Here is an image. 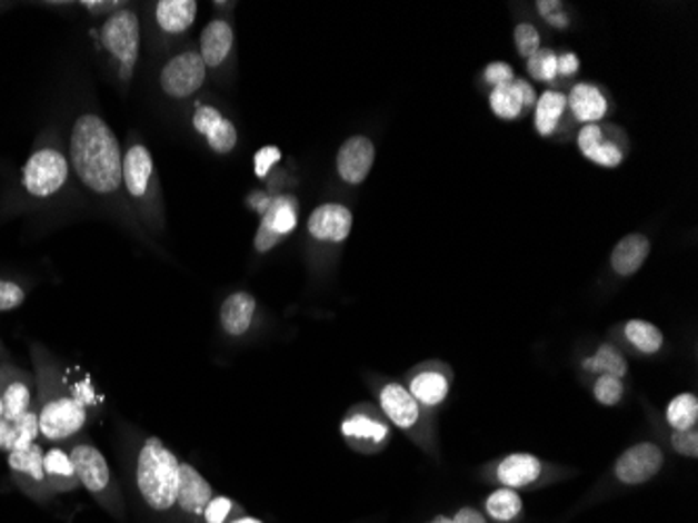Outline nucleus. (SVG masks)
<instances>
[{"mask_svg": "<svg viewBox=\"0 0 698 523\" xmlns=\"http://www.w3.org/2000/svg\"><path fill=\"white\" fill-rule=\"evenodd\" d=\"M624 382L612 375H600L594 384V398L605 406H615L624 401Z\"/></svg>", "mask_w": 698, "mask_h": 523, "instance_id": "38", "label": "nucleus"}, {"mask_svg": "<svg viewBox=\"0 0 698 523\" xmlns=\"http://www.w3.org/2000/svg\"><path fill=\"white\" fill-rule=\"evenodd\" d=\"M123 193L134 206L142 227L151 233L166 228V204L158 168L151 149L140 140H130L123 151Z\"/></svg>", "mask_w": 698, "mask_h": 523, "instance_id": "4", "label": "nucleus"}, {"mask_svg": "<svg viewBox=\"0 0 698 523\" xmlns=\"http://www.w3.org/2000/svg\"><path fill=\"white\" fill-rule=\"evenodd\" d=\"M30 354L34 361L36 413L40 440L49 446L66 444L84 434L90 425V415L73 401L63 379V368L53 352L42 344L32 342Z\"/></svg>", "mask_w": 698, "mask_h": 523, "instance_id": "2", "label": "nucleus"}, {"mask_svg": "<svg viewBox=\"0 0 698 523\" xmlns=\"http://www.w3.org/2000/svg\"><path fill=\"white\" fill-rule=\"evenodd\" d=\"M134 480L140 499L153 513H172L180 486V458L159 437H147L137 454Z\"/></svg>", "mask_w": 698, "mask_h": 523, "instance_id": "5", "label": "nucleus"}, {"mask_svg": "<svg viewBox=\"0 0 698 523\" xmlns=\"http://www.w3.org/2000/svg\"><path fill=\"white\" fill-rule=\"evenodd\" d=\"M584 366L594 373L600 375H612V377H624L628 373V361L624 358V354L612 346H602L594 354L592 358H588Z\"/></svg>", "mask_w": 698, "mask_h": 523, "instance_id": "35", "label": "nucleus"}, {"mask_svg": "<svg viewBox=\"0 0 698 523\" xmlns=\"http://www.w3.org/2000/svg\"><path fill=\"white\" fill-rule=\"evenodd\" d=\"M2 363H11V354H9V349L4 348V344L0 339V365Z\"/></svg>", "mask_w": 698, "mask_h": 523, "instance_id": "49", "label": "nucleus"}, {"mask_svg": "<svg viewBox=\"0 0 698 523\" xmlns=\"http://www.w3.org/2000/svg\"><path fill=\"white\" fill-rule=\"evenodd\" d=\"M249 204L262 214V223L256 233V249L260 254H268L296 230L299 204L293 195H253Z\"/></svg>", "mask_w": 698, "mask_h": 523, "instance_id": "8", "label": "nucleus"}, {"mask_svg": "<svg viewBox=\"0 0 698 523\" xmlns=\"http://www.w3.org/2000/svg\"><path fill=\"white\" fill-rule=\"evenodd\" d=\"M624 333L634 348L642 352V354H648V356L657 354L659 349L664 348V333L657 325H652L648 320H640V318L628 320L624 327Z\"/></svg>", "mask_w": 698, "mask_h": 523, "instance_id": "31", "label": "nucleus"}, {"mask_svg": "<svg viewBox=\"0 0 698 523\" xmlns=\"http://www.w3.org/2000/svg\"><path fill=\"white\" fill-rule=\"evenodd\" d=\"M71 175L97 197L123 191V151L113 128L94 111L80 114L68 140Z\"/></svg>", "mask_w": 698, "mask_h": 523, "instance_id": "1", "label": "nucleus"}, {"mask_svg": "<svg viewBox=\"0 0 698 523\" xmlns=\"http://www.w3.org/2000/svg\"><path fill=\"white\" fill-rule=\"evenodd\" d=\"M230 523H263L260 520H256V517H249V515H241V517H237V520H232Z\"/></svg>", "mask_w": 698, "mask_h": 523, "instance_id": "50", "label": "nucleus"}, {"mask_svg": "<svg viewBox=\"0 0 698 523\" xmlns=\"http://www.w3.org/2000/svg\"><path fill=\"white\" fill-rule=\"evenodd\" d=\"M80 7H84V11H88L90 16H94V18H109V16H113L116 11H120L123 7H128L126 2H97V0H87V2H82Z\"/></svg>", "mask_w": 698, "mask_h": 523, "instance_id": "45", "label": "nucleus"}, {"mask_svg": "<svg viewBox=\"0 0 698 523\" xmlns=\"http://www.w3.org/2000/svg\"><path fill=\"white\" fill-rule=\"evenodd\" d=\"M11 480L28 499L36 503H49L54 494L44 475V448L36 442L30 448L9 453Z\"/></svg>", "mask_w": 698, "mask_h": 523, "instance_id": "11", "label": "nucleus"}, {"mask_svg": "<svg viewBox=\"0 0 698 523\" xmlns=\"http://www.w3.org/2000/svg\"><path fill=\"white\" fill-rule=\"evenodd\" d=\"M452 523H488L486 522V515L472 506H462L455 517Z\"/></svg>", "mask_w": 698, "mask_h": 523, "instance_id": "47", "label": "nucleus"}, {"mask_svg": "<svg viewBox=\"0 0 698 523\" xmlns=\"http://www.w3.org/2000/svg\"><path fill=\"white\" fill-rule=\"evenodd\" d=\"M650 254V241L646 235L640 233H634L624 237L619 244L615 245L611 254L612 270L619 275V277H631L636 275L646 258Z\"/></svg>", "mask_w": 698, "mask_h": 523, "instance_id": "27", "label": "nucleus"}, {"mask_svg": "<svg viewBox=\"0 0 698 523\" xmlns=\"http://www.w3.org/2000/svg\"><path fill=\"white\" fill-rule=\"evenodd\" d=\"M38 437H40V430H38L36 404L18 421H0V451L7 454L30 448L38 442Z\"/></svg>", "mask_w": 698, "mask_h": 523, "instance_id": "26", "label": "nucleus"}, {"mask_svg": "<svg viewBox=\"0 0 698 523\" xmlns=\"http://www.w3.org/2000/svg\"><path fill=\"white\" fill-rule=\"evenodd\" d=\"M101 49L113 61L118 80L123 88L132 82L140 55V18L137 9L123 7L101 21Z\"/></svg>", "mask_w": 698, "mask_h": 523, "instance_id": "7", "label": "nucleus"}, {"mask_svg": "<svg viewBox=\"0 0 698 523\" xmlns=\"http://www.w3.org/2000/svg\"><path fill=\"white\" fill-rule=\"evenodd\" d=\"M671 446L676 453L688 458H697L698 456V432L697 427L692 430H684V432H674L671 434Z\"/></svg>", "mask_w": 698, "mask_h": 523, "instance_id": "41", "label": "nucleus"}, {"mask_svg": "<svg viewBox=\"0 0 698 523\" xmlns=\"http://www.w3.org/2000/svg\"><path fill=\"white\" fill-rule=\"evenodd\" d=\"M353 227V214L343 204H322L308 218V233L320 244H343Z\"/></svg>", "mask_w": 698, "mask_h": 523, "instance_id": "17", "label": "nucleus"}, {"mask_svg": "<svg viewBox=\"0 0 698 523\" xmlns=\"http://www.w3.org/2000/svg\"><path fill=\"white\" fill-rule=\"evenodd\" d=\"M483 78L491 88L502 87V85L515 82V70L505 61H493L483 70Z\"/></svg>", "mask_w": 698, "mask_h": 523, "instance_id": "42", "label": "nucleus"}, {"mask_svg": "<svg viewBox=\"0 0 698 523\" xmlns=\"http://www.w3.org/2000/svg\"><path fill=\"white\" fill-rule=\"evenodd\" d=\"M408 392L420 406L436 408L450 394V379L441 371H420L408 385Z\"/></svg>", "mask_w": 698, "mask_h": 523, "instance_id": "29", "label": "nucleus"}, {"mask_svg": "<svg viewBox=\"0 0 698 523\" xmlns=\"http://www.w3.org/2000/svg\"><path fill=\"white\" fill-rule=\"evenodd\" d=\"M241 515H245L243 509L237 505L232 499H228L225 494H216L211 499L210 505L206 506L199 523H230Z\"/></svg>", "mask_w": 698, "mask_h": 523, "instance_id": "36", "label": "nucleus"}, {"mask_svg": "<svg viewBox=\"0 0 698 523\" xmlns=\"http://www.w3.org/2000/svg\"><path fill=\"white\" fill-rule=\"evenodd\" d=\"M538 11H540L541 18L546 19L550 26H555L559 30L569 28V18L565 16L559 0H555V2L552 0H540L538 2Z\"/></svg>", "mask_w": 698, "mask_h": 523, "instance_id": "43", "label": "nucleus"}, {"mask_svg": "<svg viewBox=\"0 0 698 523\" xmlns=\"http://www.w3.org/2000/svg\"><path fill=\"white\" fill-rule=\"evenodd\" d=\"M258 310L256 297L247 292H235L220 306V325L228 337H243L251 329Z\"/></svg>", "mask_w": 698, "mask_h": 523, "instance_id": "22", "label": "nucleus"}, {"mask_svg": "<svg viewBox=\"0 0 698 523\" xmlns=\"http://www.w3.org/2000/svg\"><path fill=\"white\" fill-rule=\"evenodd\" d=\"M375 156H377L375 142L368 137H362V135L349 137L343 140V145L337 151V159H335L337 175L351 187L362 185L375 166Z\"/></svg>", "mask_w": 698, "mask_h": 523, "instance_id": "16", "label": "nucleus"}, {"mask_svg": "<svg viewBox=\"0 0 698 523\" xmlns=\"http://www.w3.org/2000/svg\"><path fill=\"white\" fill-rule=\"evenodd\" d=\"M486 511H488L489 517L496 522H515L524 511V501H521L517 490L502 486V489L489 494L488 501H486Z\"/></svg>", "mask_w": 698, "mask_h": 523, "instance_id": "32", "label": "nucleus"}, {"mask_svg": "<svg viewBox=\"0 0 698 523\" xmlns=\"http://www.w3.org/2000/svg\"><path fill=\"white\" fill-rule=\"evenodd\" d=\"M0 394L4 404L2 421H18L34 406L36 382L34 373L26 368L2 363L0 365Z\"/></svg>", "mask_w": 698, "mask_h": 523, "instance_id": "12", "label": "nucleus"}, {"mask_svg": "<svg viewBox=\"0 0 698 523\" xmlns=\"http://www.w3.org/2000/svg\"><path fill=\"white\" fill-rule=\"evenodd\" d=\"M379 406L385 417L400 430H412L420 418V404L402 384H385L379 389Z\"/></svg>", "mask_w": 698, "mask_h": 523, "instance_id": "20", "label": "nucleus"}, {"mask_svg": "<svg viewBox=\"0 0 698 523\" xmlns=\"http://www.w3.org/2000/svg\"><path fill=\"white\" fill-rule=\"evenodd\" d=\"M63 379L68 385L71 398L78 402L82 408H87L90 418H97L103 413V394L92 384L90 375L80 366H66Z\"/></svg>", "mask_w": 698, "mask_h": 523, "instance_id": "28", "label": "nucleus"}, {"mask_svg": "<svg viewBox=\"0 0 698 523\" xmlns=\"http://www.w3.org/2000/svg\"><path fill=\"white\" fill-rule=\"evenodd\" d=\"M341 436L358 453H377L387 446L391 427L375 406L356 404L341 421Z\"/></svg>", "mask_w": 698, "mask_h": 523, "instance_id": "9", "label": "nucleus"}, {"mask_svg": "<svg viewBox=\"0 0 698 523\" xmlns=\"http://www.w3.org/2000/svg\"><path fill=\"white\" fill-rule=\"evenodd\" d=\"M216 492L210 482L201 475V471L195 470L191 463L180 461V486L176 496V509L185 520L199 523L206 506L210 505Z\"/></svg>", "mask_w": 698, "mask_h": 523, "instance_id": "15", "label": "nucleus"}, {"mask_svg": "<svg viewBox=\"0 0 698 523\" xmlns=\"http://www.w3.org/2000/svg\"><path fill=\"white\" fill-rule=\"evenodd\" d=\"M4 418V404H2V394H0V421Z\"/></svg>", "mask_w": 698, "mask_h": 523, "instance_id": "53", "label": "nucleus"}, {"mask_svg": "<svg viewBox=\"0 0 698 523\" xmlns=\"http://www.w3.org/2000/svg\"><path fill=\"white\" fill-rule=\"evenodd\" d=\"M557 52L552 49H540L536 55H531L527 59V71L534 80L538 82H552L559 73H557Z\"/></svg>", "mask_w": 698, "mask_h": 523, "instance_id": "37", "label": "nucleus"}, {"mask_svg": "<svg viewBox=\"0 0 698 523\" xmlns=\"http://www.w3.org/2000/svg\"><path fill=\"white\" fill-rule=\"evenodd\" d=\"M44 475L54 496L71 494L80 489L76 465L61 444H54L44 451Z\"/></svg>", "mask_w": 698, "mask_h": 523, "instance_id": "23", "label": "nucleus"}, {"mask_svg": "<svg viewBox=\"0 0 698 523\" xmlns=\"http://www.w3.org/2000/svg\"><path fill=\"white\" fill-rule=\"evenodd\" d=\"M541 475V461L536 454H508L498 465L496 477L505 489L521 490L531 486Z\"/></svg>", "mask_w": 698, "mask_h": 523, "instance_id": "25", "label": "nucleus"}, {"mask_svg": "<svg viewBox=\"0 0 698 523\" xmlns=\"http://www.w3.org/2000/svg\"><path fill=\"white\" fill-rule=\"evenodd\" d=\"M515 85H517V88H519V95H521V101H524V107H534V105H536V101H538V97H536V90H534V87H531L529 82H525V80H521V78H519V80L515 78Z\"/></svg>", "mask_w": 698, "mask_h": 523, "instance_id": "48", "label": "nucleus"}, {"mask_svg": "<svg viewBox=\"0 0 698 523\" xmlns=\"http://www.w3.org/2000/svg\"><path fill=\"white\" fill-rule=\"evenodd\" d=\"M489 107H491V111H493L500 120H507V122L517 120V118L524 114L525 109L521 95H519V88H517L515 82L491 88Z\"/></svg>", "mask_w": 698, "mask_h": 523, "instance_id": "33", "label": "nucleus"}, {"mask_svg": "<svg viewBox=\"0 0 698 523\" xmlns=\"http://www.w3.org/2000/svg\"><path fill=\"white\" fill-rule=\"evenodd\" d=\"M71 166L57 128H44L26 159L19 185L21 191L38 204L53 201L70 185Z\"/></svg>", "mask_w": 698, "mask_h": 523, "instance_id": "3", "label": "nucleus"}, {"mask_svg": "<svg viewBox=\"0 0 698 523\" xmlns=\"http://www.w3.org/2000/svg\"><path fill=\"white\" fill-rule=\"evenodd\" d=\"M235 51V30L227 19H211L199 38V55L210 71L222 70Z\"/></svg>", "mask_w": 698, "mask_h": 523, "instance_id": "18", "label": "nucleus"}, {"mask_svg": "<svg viewBox=\"0 0 698 523\" xmlns=\"http://www.w3.org/2000/svg\"><path fill=\"white\" fill-rule=\"evenodd\" d=\"M579 57H577L576 52H565V55H559L557 57V73L560 76H565V78H571V76H576L577 71H579Z\"/></svg>", "mask_w": 698, "mask_h": 523, "instance_id": "46", "label": "nucleus"}, {"mask_svg": "<svg viewBox=\"0 0 698 523\" xmlns=\"http://www.w3.org/2000/svg\"><path fill=\"white\" fill-rule=\"evenodd\" d=\"M279 147H263L256 154V175L258 178H266L270 175V170L280 161Z\"/></svg>", "mask_w": 698, "mask_h": 523, "instance_id": "44", "label": "nucleus"}, {"mask_svg": "<svg viewBox=\"0 0 698 523\" xmlns=\"http://www.w3.org/2000/svg\"><path fill=\"white\" fill-rule=\"evenodd\" d=\"M208 80V68L197 49H185L166 61L159 73V87L172 101H185L197 95Z\"/></svg>", "mask_w": 698, "mask_h": 523, "instance_id": "10", "label": "nucleus"}, {"mask_svg": "<svg viewBox=\"0 0 698 523\" xmlns=\"http://www.w3.org/2000/svg\"><path fill=\"white\" fill-rule=\"evenodd\" d=\"M540 32L534 23H519L515 28V47L521 57H531L540 51L541 47Z\"/></svg>", "mask_w": 698, "mask_h": 523, "instance_id": "39", "label": "nucleus"}, {"mask_svg": "<svg viewBox=\"0 0 698 523\" xmlns=\"http://www.w3.org/2000/svg\"><path fill=\"white\" fill-rule=\"evenodd\" d=\"M567 107L571 109L577 122L588 126V124L602 122V118L609 111V101H607L602 88L581 82V85L571 88V92L567 97Z\"/></svg>", "mask_w": 698, "mask_h": 523, "instance_id": "24", "label": "nucleus"}, {"mask_svg": "<svg viewBox=\"0 0 698 523\" xmlns=\"http://www.w3.org/2000/svg\"><path fill=\"white\" fill-rule=\"evenodd\" d=\"M534 107H536L534 122H536L538 135L550 137L567 111V95H562L559 90H546L538 97Z\"/></svg>", "mask_w": 698, "mask_h": 523, "instance_id": "30", "label": "nucleus"}, {"mask_svg": "<svg viewBox=\"0 0 698 523\" xmlns=\"http://www.w3.org/2000/svg\"><path fill=\"white\" fill-rule=\"evenodd\" d=\"M70 453L71 461L76 465V473L80 480V489L97 501V505L106 509L107 513L116 520H126V501L118 480L113 477V471L107 463L106 454L101 453L90 437L80 434L63 446Z\"/></svg>", "mask_w": 698, "mask_h": 523, "instance_id": "6", "label": "nucleus"}, {"mask_svg": "<svg viewBox=\"0 0 698 523\" xmlns=\"http://www.w3.org/2000/svg\"><path fill=\"white\" fill-rule=\"evenodd\" d=\"M192 128L203 137L208 147L218 156H228L239 142V132L232 120L210 103H197L192 109Z\"/></svg>", "mask_w": 698, "mask_h": 523, "instance_id": "13", "label": "nucleus"}, {"mask_svg": "<svg viewBox=\"0 0 698 523\" xmlns=\"http://www.w3.org/2000/svg\"><path fill=\"white\" fill-rule=\"evenodd\" d=\"M577 145H579L581 156L596 166L617 168L624 164V151L611 139L609 130H605L600 124L581 126V130L577 135Z\"/></svg>", "mask_w": 698, "mask_h": 523, "instance_id": "19", "label": "nucleus"}, {"mask_svg": "<svg viewBox=\"0 0 698 523\" xmlns=\"http://www.w3.org/2000/svg\"><path fill=\"white\" fill-rule=\"evenodd\" d=\"M429 523H452V520L446 515H437L436 520H431Z\"/></svg>", "mask_w": 698, "mask_h": 523, "instance_id": "51", "label": "nucleus"}, {"mask_svg": "<svg viewBox=\"0 0 698 523\" xmlns=\"http://www.w3.org/2000/svg\"><path fill=\"white\" fill-rule=\"evenodd\" d=\"M664 463V451L652 442H642L619 456L615 475L626 486H640L650 482L661 471Z\"/></svg>", "mask_w": 698, "mask_h": 523, "instance_id": "14", "label": "nucleus"}, {"mask_svg": "<svg viewBox=\"0 0 698 523\" xmlns=\"http://www.w3.org/2000/svg\"><path fill=\"white\" fill-rule=\"evenodd\" d=\"M667 423L674 427V432H684L697 427L698 421V398L695 394H680L667 404L665 411Z\"/></svg>", "mask_w": 698, "mask_h": 523, "instance_id": "34", "label": "nucleus"}, {"mask_svg": "<svg viewBox=\"0 0 698 523\" xmlns=\"http://www.w3.org/2000/svg\"><path fill=\"white\" fill-rule=\"evenodd\" d=\"M13 7V2H0V13H4V11H9Z\"/></svg>", "mask_w": 698, "mask_h": 523, "instance_id": "52", "label": "nucleus"}, {"mask_svg": "<svg viewBox=\"0 0 698 523\" xmlns=\"http://www.w3.org/2000/svg\"><path fill=\"white\" fill-rule=\"evenodd\" d=\"M26 287L18 280L0 279V313L18 310L26 302Z\"/></svg>", "mask_w": 698, "mask_h": 523, "instance_id": "40", "label": "nucleus"}, {"mask_svg": "<svg viewBox=\"0 0 698 523\" xmlns=\"http://www.w3.org/2000/svg\"><path fill=\"white\" fill-rule=\"evenodd\" d=\"M199 4L195 0H159L153 2V18L163 36L187 34L197 19Z\"/></svg>", "mask_w": 698, "mask_h": 523, "instance_id": "21", "label": "nucleus"}]
</instances>
